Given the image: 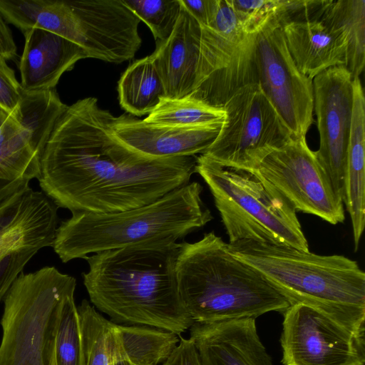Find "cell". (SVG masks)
Listing matches in <instances>:
<instances>
[{
  "instance_id": "26",
  "label": "cell",
  "mask_w": 365,
  "mask_h": 365,
  "mask_svg": "<svg viewBox=\"0 0 365 365\" xmlns=\"http://www.w3.org/2000/svg\"><path fill=\"white\" fill-rule=\"evenodd\" d=\"M41 158L23 133L0 147V203L39 178Z\"/></svg>"
},
{
  "instance_id": "34",
  "label": "cell",
  "mask_w": 365,
  "mask_h": 365,
  "mask_svg": "<svg viewBox=\"0 0 365 365\" xmlns=\"http://www.w3.org/2000/svg\"><path fill=\"white\" fill-rule=\"evenodd\" d=\"M187 11L202 26H208L212 20L217 0H180Z\"/></svg>"
},
{
  "instance_id": "20",
  "label": "cell",
  "mask_w": 365,
  "mask_h": 365,
  "mask_svg": "<svg viewBox=\"0 0 365 365\" xmlns=\"http://www.w3.org/2000/svg\"><path fill=\"white\" fill-rule=\"evenodd\" d=\"M354 103L344 178V205L357 250L365 225V98L359 78L353 79Z\"/></svg>"
},
{
  "instance_id": "28",
  "label": "cell",
  "mask_w": 365,
  "mask_h": 365,
  "mask_svg": "<svg viewBox=\"0 0 365 365\" xmlns=\"http://www.w3.org/2000/svg\"><path fill=\"white\" fill-rule=\"evenodd\" d=\"M74 293L68 294L61 306L55 336L56 365H86L78 307Z\"/></svg>"
},
{
  "instance_id": "38",
  "label": "cell",
  "mask_w": 365,
  "mask_h": 365,
  "mask_svg": "<svg viewBox=\"0 0 365 365\" xmlns=\"http://www.w3.org/2000/svg\"><path fill=\"white\" fill-rule=\"evenodd\" d=\"M48 365H56V357H55V351H54V354H53L50 361H49V364Z\"/></svg>"
},
{
  "instance_id": "9",
  "label": "cell",
  "mask_w": 365,
  "mask_h": 365,
  "mask_svg": "<svg viewBox=\"0 0 365 365\" xmlns=\"http://www.w3.org/2000/svg\"><path fill=\"white\" fill-rule=\"evenodd\" d=\"M220 133L204 153L219 164L252 171L292 134L258 83L243 86L225 103Z\"/></svg>"
},
{
  "instance_id": "5",
  "label": "cell",
  "mask_w": 365,
  "mask_h": 365,
  "mask_svg": "<svg viewBox=\"0 0 365 365\" xmlns=\"http://www.w3.org/2000/svg\"><path fill=\"white\" fill-rule=\"evenodd\" d=\"M202 186L189 182L145 205L113 213L72 212L58 226L52 247L62 262L148 240H177L212 220Z\"/></svg>"
},
{
  "instance_id": "1",
  "label": "cell",
  "mask_w": 365,
  "mask_h": 365,
  "mask_svg": "<svg viewBox=\"0 0 365 365\" xmlns=\"http://www.w3.org/2000/svg\"><path fill=\"white\" fill-rule=\"evenodd\" d=\"M115 116L88 97L68 106L41 158L37 179L58 207L113 213L153 202L190 182L197 156L150 158L123 144Z\"/></svg>"
},
{
  "instance_id": "19",
  "label": "cell",
  "mask_w": 365,
  "mask_h": 365,
  "mask_svg": "<svg viewBox=\"0 0 365 365\" xmlns=\"http://www.w3.org/2000/svg\"><path fill=\"white\" fill-rule=\"evenodd\" d=\"M281 26L292 60L310 79L329 68L345 65V43L318 16Z\"/></svg>"
},
{
  "instance_id": "3",
  "label": "cell",
  "mask_w": 365,
  "mask_h": 365,
  "mask_svg": "<svg viewBox=\"0 0 365 365\" xmlns=\"http://www.w3.org/2000/svg\"><path fill=\"white\" fill-rule=\"evenodd\" d=\"M228 247L290 305L312 307L365 340V274L356 261L251 240L228 243Z\"/></svg>"
},
{
  "instance_id": "27",
  "label": "cell",
  "mask_w": 365,
  "mask_h": 365,
  "mask_svg": "<svg viewBox=\"0 0 365 365\" xmlns=\"http://www.w3.org/2000/svg\"><path fill=\"white\" fill-rule=\"evenodd\" d=\"M225 115L223 108L215 107L191 97H163L143 120L156 124L200 126L223 121Z\"/></svg>"
},
{
  "instance_id": "7",
  "label": "cell",
  "mask_w": 365,
  "mask_h": 365,
  "mask_svg": "<svg viewBox=\"0 0 365 365\" xmlns=\"http://www.w3.org/2000/svg\"><path fill=\"white\" fill-rule=\"evenodd\" d=\"M76 287L55 267L19 275L3 300L0 365H48L61 304Z\"/></svg>"
},
{
  "instance_id": "29",
  "label": "cell",
  "mask_w": 365,
  "mask_h": 365,
  "mask_svg": "<svg viewBox=\"0 0 365 365\" xmlns=\"http://www.w3.org/2000/svg\"><path fill=\"white\" fill-rule=\"evenodd\" d=\"M140 20L150 28L156 41H165L179 19L180 0H123Z\"/></svg>"
},
{
  "instance_id": "16",
  "label": "cell",
  "mask_w": 365,
  "mask_h": 365,
  "mask_svg": "<svg viewBox=\"0 0 365 365\" xmlns=\"http://www.w3.org/2000/svg\"><path fill=\"white\" fill-rule=\"evenodd\" d=\"M189 330L201 365H273L255 319L194 322Z\"/></svg>"
},
{
  "instance_id": "24",
  "label": "cell",
  "mask_w": 365,
  "mask_h": 365,
  "mask_svg": "<svg viewBox=\"0 0 365 365\" xmlns=\"http://www.w3.org/2000/svg\"><path fill=\"white\" fill-rule=\"evenodd\" d=\"M123 360L131 365H160L180 341L177 334L147 325L117 324Z\"/></svg>"
},
{
  "instance_id": "12",
  "label": "cell",
  "mask_w": 365,
  "mask_h": 365,
  "mask_svg": "<svg viewBox=\"0 0 365 365\" xmlns=\"http://www.w3.org/2000/svg\"><path fill=\"white\" fill-rule=\"evenodd\" d=\"M256 36L243 30L227 0H217L212 20L208 26L201 25L206 103L222 108L236 91L257 83Z\"/></svg>"
},
{
  "instance_id": "22",
  "label": "cell",
  "mask_w": 365,
  "mask_h": 365,
  "mask_svg": "<svg viewBox=\"0 0 365 365\" xmlns=\"http://www.w3.org/2000/svg\"><path fill=\"white\" fill-rule=\"evenodd\" d=\"M68 106L56 88L27 91L23 89L13 117L31 147L42 155L53 129Z\"/></svg>"
},
{
  "instance_id": "6",
  "label": "cell",
  "mask_w": 365,
  "mask_h": 365,
  "mask_svg": "<svg viewBox=\"0 0 365 365\" xmlns=\"http://www.w3.org/2000/svg\"><path fill=\"white\" fill-rule=\"evenodd\" d=\"M195 173L206 182L232 243L251 240L309 252L297 211L264 179L250 170L226 167L204 154Z\"/></svg>"
},
{
  "instance_id": "32",
  "label": "cell",
  "mask_w": 365,
  "mask_h": 365,
  "mask_svg": "<svg viewBox=\"0 0 365 365\" xmlns=\"http://www.w3.org/2000/svg\"><path fill=\"white\" fill-rule=\"evenodd\" d=\"M22 91L14 70L0 58V106L13 115L21 100Z\"/></svg>"
},
{
  "instance_id": "8",
  "label": "cell",
  "mask_w": 365,
  "mask_h": 365,
  "mask_svg": "<svg viewBox=\"0 0 365 365\" xmlns=\"http://www.w3.org/2000/svg\"><path fill=\"white\" fill-rule=\"evenodd\" d=\"M140 20L123 0H39L34 27L80 46L88 58L120 63L141 46Z\"/></svg>"
},
{
  "instance_id": "18",
  "label": "cell",
  "mask_w": 365,
  "mask_h": 365,
  "mask_svg": "<svg viewBox=\"0 0 365 365\" xmlns=\"http://www.w3.org/2000/svg\"><path fill=\"white\" fill-rule=\"evenodd\" d=\"M23 34L25 45L19 68L24 91L56 88L65 72L72 70L78 61L88 58L80 46L53 32L33 28Z\"/></svg>"
},
{
  "instance_id": "15",
  "label": "cell",
  "mask_w": 365,
  "mask_h": 365,
  "mask_svg": "<svg viewBox=\"0 0 365 365\" xmlns=\"http://www.w3.org/2000/svg\"><path fill=\"white\" fill-rule=\"evenodd\" d=\"M223 121L200 126L150 123L128 113L115 117L114 135L132 150L150 158L204 154L217 137Z\"/></svg>"
},
{
  "instance_id": "10",
  "label": "cell",
  "mask_w": 365,
  "mask_h": 365,
  "mask_svg": "<svg viewBox=\"0 0 365 365\" xmlns=\"http://www.w3.org/2000/svg\"><path fill=\"white\" fill-rule=\"evenodd\" d=\"M252 172L281 192L297 212L317 216L331 225L344 221L343 201L306 138H292L267 154Z\"/></svg>"
},
{
  "instance_id": "23",
  "label": "cell",
  "mask_w": 365,
  "mask_h": 365,
  "mask_svg": "<svg viewBox=\"0 0 365 365\" xmlns=\"http://www.w3.org/2000/svg\"><path fill=\"white\" fill-rule=\"evenodd\" d=\"M118 85L120 105L133 116L149 114L165 97L163 81L149 56L133 62Z\"/></svg>"
},
{
  "instance_id": "21",
  "label": "cell",
  "mask_w": 365,
  "mask_h": 365,
  "mask_svg": "<svg viewBox=\"0 0 365 365\" xmlns=\"http://www.w3.org/2000/svg\"><path fill=\"white\" fill-rule=\"evenodd\" d=\"M318 16L343 40L344 66L352 79L359 78L365 65V1L324 0Z\"/></svg>"
},
{
  "instance_id": "33",
  "label": "cell",
  "mask_w": 365,
  "mask_h": 365,
  "mask_svg": "<svg viewBox=\"0 0 365 365\" xmlns=\"http://www.w3.org/2000/svg\"><path fill=\"white\" fill-rule=\"evenodd\" d=\"M161 365H201L197 351L192 340L180 336V341L168 357Z\"/></svg>"
},
{
  "instance_id": "13",
  "label": "cell",
  "mask_w": 365,
  "mask_h": 365,
  "mask_svg": "<svg viewBox=\"0 0 365 365\" xmlns=\"http://www.w3.org/2000/svg\"><path fill=\"white\" fill-rule=\"evenodd\" d=\"M283 365H364L365 340L304 304L283 313Z\"/></svg>"
},
{
  "instance_id": "30",
  "label": "cell",
  "mask_w": 365,
  "mask_h": 365,
  "mask_svg": "<svg viewBox=\"0 0 365 365\" xmlns=\"http://www.w3.org/2000/svg\"><path fill=\"white\" fill-rule=\"evenodd\" d=\"M243 30L257 34L273 19L279 10V0H227Z\"/></svg>"
},
{
  "instance_id": "11",
  "label": "cell",
  "mask_w": 365,
  "mask_h": 365,
  "mask_svg": "<svg viewBox=\"0 0 365 365\" xmlns=\"http://www.w3.org/2000/svg\"><path fill=\"white\" fill-rule=\"evenodd\" d=\"M255 63L257 83L292 138H306L313 122V82L296 66L275 17L257 34Z\"/></svg>"
},
{
  "instance_id": "2",
  "label": "cell",
  "mask_w": 365,
  "mask_h": 365,
  "mask_svg": "<svg viewBox=\"0 0 365 365\" xmlns=\"http://www.w3.org/2000/svg\"><path fill=\"white\" fill-rule=\"evenodd\" d=\"M174 237L148 240L87 256L82 274L90 301L110 321L147 325L178 335L194 323L178 290Z\"/></svg>"
},
{
  "instance_id": "14",
  "label": "cell",
  "mask_w": 365,
  "mask_h": 365,
  "mask_svg": "<svg viewBox=\"0 0 365 365\" xmlns=\"http://www.w3.org/2000/svg\"><path fill=\"white\" fill-rule=\"evenodd\" d=\"M314 110L319 134L316 157L343 201L353 103V79L344 66L329 68L313 80Z\"/></svg>"
},
{
  "instance_id": "4",
  "label": "cell",
  "mask_w": 365,
  "mask_h": 365,
  "mask_svg": "<svg viewBox=\"0 0 365 365\" xmlns=\"http://www.w3.org/2000/svg\"><path fill=\"white\" fill-rule=\"evenodd\" d=\"M176 275L182 302L194 322L256 319L270 312L283 314L290 306L214 232L197 242L180 243Z\"/></svg>"
},
{
  "instance_id": "25",
  "label": "cell",
  "mask_w": 365,
  "mask_h": 365,
  "mask_svg": "<svg viewBox=\"0 0 365 365\" xmlns=\"http://www.w3.org/2000/svg\"><path fill=\"white\" fill-rule=\"evenodd\" d=\"M77 307L86 365H113L123 360L117 324L106 319L86 299Z\"/></svg>"
},
{
  "instance_id": "35",
  "label": "cell",
  "mask_w": 365,
  "mask_h": 365,
  "mask_svg": "<svg viewBox=\"0 0 365 365\" xmlns=\"http://www.w3.org/2000/svg\"><path fill=\"white\" fill-rule=\"evenodd\" d=\"M22 133L13 115L0 106V147Z\"/></svg>"
},
{
  "instance_id": "37",
  "label": "cell",
  "mask_w": 365,
  "mask_h": 365,
  "mask_svg": "<svg viewBox=\"0 0 365 365\" xmlns=\"http://www.w3.org/2000/svg\"><path fill=\"white\" fill-rule=\"evenodd\" d=\"M113 365H131L128 361L125 360H121L116 363H115Z\"/></svg>"
},
{
  "instance_id": "31",
  "label": "cell",
  "mask_w": 365,
  "mask_h": 365,
  "mask_svg": "<svg viewBox=\"0 0 365 365\" xmlns=\"http://www.w3.org/2000/svg\"><path fill=\"white\" fill-rule=\"evenodd\" d=\"M38 250V247H19L0 252V303L23 272L26 264Z\"/></svg>"
},
{
  "instance_id": "36",
  "label": "cell",
  "mask_w": 365,
  "mask_h": 365,
  "mask_svg": "<svg viewBox=\"0 0 365 365\" xmlns=\"http://www.w3.org/2000/svg\"><path fill=\"white\" fill-rule=\"evenodd\" d=\"M16 50L11 31L0 12V58L5 61L14 60Z\"/></svg>"
},
{
  "instance_id": "17",
  "label": "cell",
  "mask_w": 365,
  "mask_h": 365,
  "mask_svg": "<svg viewBox=\"0 0 365 365\" xmlns=\"http://www.w3.org/2000/svg\"><path fill=\"white\" fill-rule=\"evenodd\" d=\"M58 207L29 185L0 203V252L19 247H52Z\"/></svg>"
}]
</instances>
